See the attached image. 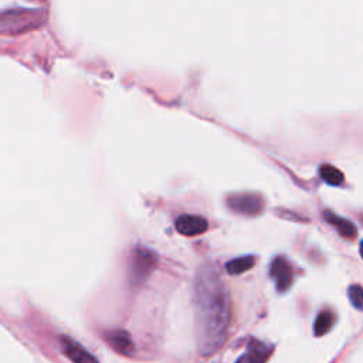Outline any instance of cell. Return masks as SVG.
<instances>
[{"label":"cell","mask_w":363,"mask_h":363,"mask_svg":"<svg viewBox=\"0 0 363 363\" xmlns=\"http://www.w3.org/2000/svg\"><path fill=\"white\" fill-rule=\"evenodd\" d=\"M41 10L13 9L0 13V34H16L27 31L41 21Z\"/></svg>","instance_id":"1"},{"label":"cell","mask_w":363,"mask_h":363,"mask_svg":"<svg viewBox=\"0 0 363 363\" xmlns=\"http://www.w3.org/2000/svg\"><path fill=\"white\" fill-rule=\"evenodd\" d=\"M228 207L240 214L244 216H257L262 211V199L254 193H244V194H231L227 199Z\"/></svg>","instance_id":"2"},{"label":"cell","mask_w":363,"mask_h":363,"mask_svg":"<svg viewBox=\"0 0 363 363\" xmlns=\"http://www.w3.org/2000/svg\"><path fill=\"white\" fill-rule=\"evenodd\" d=\"M269 277L274 279L279 292L289 289L294 281V269L285 257H277L269 265Z\"/></svg>","instance_id":"3"},{"label":"cell","mask_w":363,"mask_h":363,"mask_svg":"<svg viewBox=\"0 0 363 363\" xmlns=\"http://www.w3.org/2000/svg\"><path fill=\"white\" fill-rule=\"evenodd\" d=\"M176 230L187 237H194V235H200L203 234L208 224L207 220L204 217L200 216H194V214H182L176 218Z\"/></svg>","instance_id":"4"},{"label":"cell","mask_w":363,"mask_h":363,"mask_svg":"<svg viewBox=\"0 0 363 363\" xmlns=\"http://www.w3.org/2000/svg\"><path fill=\"white\" fill-rule=\"evenodd\" d=\"M156 264V258L152 251L145 250V248H138L133 251V258H132V275L139 279L145 278L152 267Z\"/></svg>","instance_id":"5"},{"label":"cell","mask_w":363,"mask_h":363,"mask_svg":"<svg viewBox=\"0 0 363 363\" xmlns=\"http://www.w3.org/2000/svg\"><path fill=\"white\" fill-rule=\"evenodd\" d=\"M61 346L64 353L74 362V363H98V360L88 353L79 343L72 340L68 336L61 337Z\"/></svg>","instance_id":"6"},{"label":"cell","mask_w":363,"mask_h":363,"mask_svg":"<svg viewBox=\"0 0 363 363\" xmlns=\"http://www.w3.org/2000/svg\"><path fill=\"white\" fill-rule=\"evenodd\" d=\"M323 216H325V220H326L328 223H330L343 237L350 238V240H353V238L357 237V228H356V225H354L352 221H349L347 218H343V217L335 214V213L330 211V210H325V211H323Z\"/></svg>","instance_id":"7"},{"label":"cell","mask_w":363,"mask_h":363,"mask_svg":"<svg viewBox=\"0 0 363 363\" xmlns=\"http://www.w3.org/2000/svg\"><path fill=\"white\" fill-rule=\"evenodd\" d=\"M271 352V347H267L264 343L252 340L247 352L237 360V363H264Z\"/></svg>","instance_id":"8"},{"label":"cell","mask_w":363,"mask_h":363,"mask_svg":"<svg viewBox=\"0 0 363 363\" xmlns=\"http://www.w3.org/2000/svg\"><path fill=\"white\" fill-rule=\"evenodd\" d=\"M106 339H108L109 345L119 353L128 354L132 349V342H130L128 333L123 330H113V332L108 333Z\"/></svg>","instance_id":"9"},{"label":"cell","mask_w":363,"mask_h":363,"mask_svg":"<svg viewBox=\"0 0 363 363\" xmlns=\"http://www.w3.org/2000/svg\"><path fill=\"white\" fill-rule=\"evenodd\" d=\"M255 264V257L254 255H242L238 258L231 259L230 262H227L225 269L230 275H240L244 274L245 271L251 269Z\"/></svg>","instance_id":"10"},{"label":"cell","mask_w":363,"mask_h":363,"mask_svg":"<svg viewBox=\"0 0 363 363\" xmlns=\"http://www.w3.org/2000/svg\"><path fill=\"white\" fill-rule=\"evenodd\" d=\"M319 174L323 179V182L330 186H340L345 182L343 173L336 166L329 163H325L319 167Z\"/></svg>","instance_id":"11"},{"label":"cell","mask_w":363,"mask_h":363,"mask_svg":"<svg viewBox=\"0 0 363 363\" xmlns=\"http://www.w3.org/2000/svg\"><path fill=\"white\" fill-rule=\"evenodd\" d=\"M335 319H336V316H335V313H333L332 311H328V309L322 311V312L316 316L315 323H313L315 336H322V335H325V333L333 326Z\"/></svg>","instance_id":"12"},{"label":"cell","mask_w":363,"mask_h":363,"mask_svg":"<svg viewBox=\"0 0 363 363\" xmlns=\"http://www.w3.org/2000/svg\"><path fill=\"white\" fill-rule=\"evenodd\" d=\"M347 295H349V301L352 302V305L360 311L362 305H363V292H362V286L360 285H352L347 289Z\"/></svg>","instance_id":"13"}]
</instances>
